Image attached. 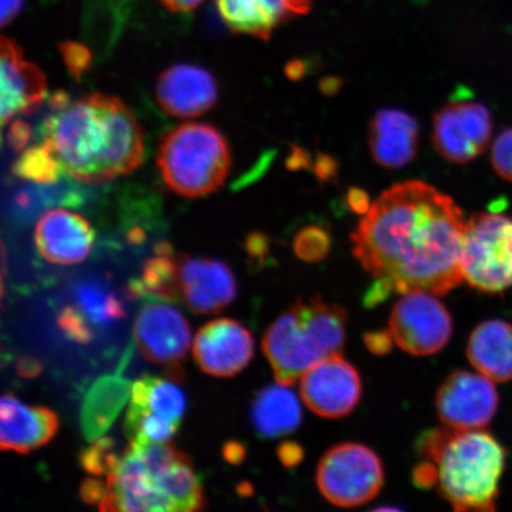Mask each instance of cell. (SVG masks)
Returning a JSON list of instances; mask_svg holds the SVG:
<instances>
[{
	"label": "cell",
	"mask_w": 512,
	"mask_h": 512,
	"mask_svg": "<svg viewBox=\"0 0 512 512\" xmlns=\"http://www.w3.org/2000/svg\"><path fill=\"white\" fill-rule=\"evenodd\" d=\"M463 211L424 182L394 185L373 203L352 234L364 270L390 293L443 296L462 284Z\"/></svg>",
	"instance_id": "1"
},
{
	"label": "cell",
	"mask_w": 512,
	"mask_h": 512,
	"mask_svg": "<svg viewBox=\"0 0 512 512\" xmlns=\"http://www.w3.org/2000/svg\"><path fill=\"white\" fill-rule=\"evenodd\" d=\"M42 136L63 170L89 184L130 174L144 159L142 125L117 96L95 93L68 104L46 120Z\"/></svg>",
	"instance_id": "2"
},
{
	"label": "cell",
	"mask_w": 512,
	"mask_h": 512,
	"mask_svg": "<svg viewBox=\"0 0 512 512\" xmlns=\"http://www.w3.org/2000/svg\"><path fill=\"white\" fill-rule=\"evenodd\" d=\"M437 470L438 494L456 511H494L507 452L484 430L433 428L416 444Z\"/></svg>",
	"instance_id": "3"
},
{
	"label": "cell",
	"mask_w": 512,
	"mask_h": 512,
	"mask_svg": "<svg viewBox=\"0 0 512 512\" xmlns=\"http://www.w3.org/2000/svg\"><path fill=\"white\" fill-rule=\"evenodd\" d=\"M347 312L319 297L300 299L274 320L262 339V350L275 380L293 386L324 358L342 354Z\"/></svg>",
	"instance_id": "4"
},
{
	"label": "cell",
	"mask_w": 512,
	"mask_h": 512,
	"mask_svg": "<svg viewBox=\"0 0 512 512\" xmlns=\"http://www.w3.org/2000/svg\"><path fill=\"white\" fill-rule=\"evenodd\" d=\"M157 165L176 194L201 197L219 190L232 165L227 139L213 125L189 123L160 139Z\"/></svg>",
	"instance_id": "5"
},
{
	"label": "cell",
	"mask_w": 512,
	"mask_h": 512,
	"mask_svg": "<svg viewBox=\"0 0 512 512\" xmlns=\"http://www.w3.org/2000/svg\"><path fill=\"white\" fill-rule=\"evenodd\" d=\"M462 273L480 292L498 294L512 287V215L492 210L466 222Z\"/></svg>",
	"instance_id": "6"
},
{
	"label": "cell",
	"mask_w": 512,
	"mask_h": 512,
	"mask_svg": "<svg viewBox=\"0 0 512 512\" xmlns=\"http://www.w3.org/2000/svg\"><path fill=\"white\" fill-rule=\"evenodd\" d=\"M316 482L322 495L337 507H360L380 494L383 465L366 445L344 443L330 448L320 459Z\"/></svg>",
	"instance_id": "7"
},
{
	"label": "cell",
	"mask_w": 512,
	"mask_h": 512,
	"mask_svg": "<svg viewBox=\"0 0 512 512\" xmlns=\"http://www.w3.org/2000/svg\"><path fill=\"white\" fill-rule=\"evenodd\" d=\"M389 331L403 351L430 356L450 341L453 320L445 305L432 293L413 291L405 293L393 307Z\"/></svg>",
	"instance_id": "8"
},
{
	"label": "cell",
	"mask_w": 512,
	"mask_h": 512,
	"mask_svg": "<svg viewBox=\"0 0 512 512\" xmlns=\"http://www.w3.org/2000/svg\"><path fill=\"white\" fill-rule=\"evenodd\" d=\"M492 127L488 108L475 101H453L434 115L435 150L448 162L470 163L488 147Z\"/></svg>",
	"instance_id": "9"
},
{
	"label": "cell",
	"mask_w": 512,
	"mask_h": 512,
	"mask_svg": "<svg viewBox=\"0 0 512 512\" xmlns=\"http://www.w3.org/2000/svg\"><path fill=\"white\" fill-rule=\"evenodd\" d=\"M494 381L483 374L454 371L441 384L435 406L439 419L453 430H483L498 408Z\"/></svg>",
	"instance_id": "10"
},
{
	"label": "cell",
	"mask_w": 512,
	"mask_h": 512,
	"mask_svg": "<svg viewBox=\"0 0 512 512\" xmlns=\"http://www.w3.org/2000/svg\"><path fill=\"white\" fill-rule=\"evenodd\" d=\"M305 405L326 419L344 418L358 406L362 380L357 369L342 354L324 358L299 380Z\"/></svg>",
	"instance_id": "11"
},
{
	"label": "cell",
	"mask_w": 512,
	"mask_h": 512,
	"mask_svg": "<svg viewBox=\"0 0 512 512\" xmlns=\"http://www.w3.org/2000/svg\"><path fill=\"white\" fill-rule=\"evenodd\" d=\"M169 304L153 300L140 309L134 341L147 361L174 367L187 355L191 331L187 319Z\"/></svg>",
	"instance_id": "12"
},
{
	"label": "cell",
	"mask_w": 512,
	"mask_h": 512,
	"mask_svg": "<svg viewBox=\"0 0 512 512\" xmlns=\"http://www.w3.org/2000/svg\"><path fill=\"white\" fill-rule=\"evenodd\" d=\"M254 355V339L234 319H217L204 325L194 341V357L204 373L230 377L245 369Z\"/></svg>",
	"instance_id": "13"
},
{
	"label": "cell",
	"mask_w": 512,
	"mask_h": 512,
	"mask_svg": "<svg viewBox=\"0 0 512 512\" xmlns=\"http://www.w3.org/2000/svg\"><path fill=\"white\" fill-rule=\"evenodd\" d=\"M106 483L108 492L99 504L102 511H175L131 446L108 473Z\"/></svg>",
	"instance_id": "14"
},
{
	"label": "cell",
	"mask_w": 512,
	"mask_h": 512,
	"mask_svg": "<svg viewBox=\"0 0 512 512\" xmlns=\"http://www.w3.org/2000/svg\"><path fill=\"white\" fill-rule=\"evenodd\" d=\"M156 98L160 108L171 117L195 118L216 104L219 87L208 70L177 64L159 76Z\"/></svg>",
	"instance_id": "15"
},
{
	"label": "cell",
	"mask_w": 512,
	"mask_h": 512,
	"mask_svg": "<svg viewBox=\"0 0 512 512\" xmlns=\"http://www.w3.org/2000/svg\"><path fill=\"white\" fill-rule=\"evenodd\" d=\"M94 240V230L85 217L66 209L47 211L35 230L37 251L54 265L80 264L92 252Z\"/></svg>",
	"instance_id": "16"
},
{
	"label": "cell",
	"mask_w": 512,
	"mask_h": 512,
	"mask_svg": "<svg viewBox=\"0 0 512 512\" xmlns=\"http://www.w3.org/2000/svg\"><path fill=\"white\" fill-rule=\"evenodd\" d=\"M182 300L196 313H216L236 297V280L221 260L178 256Z\"/></svg>",
	"instance_id": "17"
},
{
	"label": "cell",
	"mask_w": 512,
	"mask_h": 512,
	"mask_svg": "<svg viewBox=\"0 0 512 512\" xmlns=\"http://www.w3.org/2000/svg\"><path fill=\"white\" fill-rule=\"evenodd\" d=\"M2 124L16 114L37 111L48 95L46 76L37 64L24 59L23 50L11 38H2Z\"/></svg>",
	"instance_id": "18"
},
{
	"label": "cell",
	"mask_w": 512,
	"mask_h": 512,
	"mask_svg": "<svg viewBox=\"0 0 512 512\" xmlns=\"http://www.w3.org/2000/svg\"><path fill=\"white\" fill-rule=\"evenodd\" d=\"M222 21L236 34L268 41L287 21L306 15L311 0H215Z\"/></svg>",
	"instance_id": "19"
},
{
	"label": "cell",
	"mask_w": 512,
	"mask_h": 512,
	"mask_svg": "<svg viewBox=\"0 0 512 512\" xmlns=\"http://www.w3.org/2000/svg\"><path fill=\"white\" fill-rule=\"evenodd\" d=\"M59 430V418L44 407L25 405L12 394L0 400V446L3 451L29 453L49 443Z\"/></svg>",
	"instance_id": "20"
},
{
	"label": "cell",
	"mask_w": 512,
	"mask_h": 512,
	"mask_svg": "<svg viewBox=\"0 0 512 512\" xmlns=\"http://www.w3.org/2000/svg\"><path fill=\"white\" fill-rule=\"evenodd\" d=\"M369 145L377 164L390 170L403 168L418 152V121L406 112L383 108L371 119Z\"/></svg>",
	"instance_id": "21"
},
{
	"label": "cell",
	"mask_w": 512,
	"mask_h": 512,
	"mask_svg": "<svg viewBox=\"0 0 512 512\" xmlns=\"http://www.w3.org/2000/svg\"><path fill=\"white\" fill-rule=\"evenodd\" d=\"M466 356L478 373L494 382L512 380V325L488 320L473 330Z\"/></svg>",
	"instance_id": "22"
},
{
	"label": "cell",
	"mask_w": 512,
	"mask_h": 512,
	"mask_svg": "<svg viewBox=\"0 0 512 512\" xmlns=\"http://www.w3.org/2000/svg\"><path fill=\"white\" fill-rule=\"evenodd\" d=\"M133 383L119 375H107L89 388L81 407L82 433L88 441L104 437L123 411Z\"/></svg>",
	"instance_id": "23"
},
{
	"label": "cell",
	"mask_w": 512,
	"mask_h": 512,
	"mask_svg": "<svg viewBox=\"0 0 512 512\" xmlns=\"http://www.w3.org/2000/svg\"><path fill=\"white\" fill-rule=\"evenodd\" d=\"M290 386L274 384L256 395L251 416L256 433L265 439L286 437L302 425V406Z\"/></svg>",
	"instance_id": "24"
},
{
	"label": "cell",
	"mask_w": 512,
	"mask_h": 512,
	"mask_svg": "<svg viewBox=\"0 0 512 512\" xmlns=\"http://www.w3.org/2000/svg\"><path fill=\"white\" fill-rule=\"evenodd\" d=\"M127 297L152 299L170 304L181 302L178 256L172 254L169 243H159L155 258L145 262L140 278L133 279L128 284Z\"/></svg>",
	"instance_id": "25"
},
{
	"label": "cell",
	"mask_w": 512,
	"mask_h": 512,
	"mask_svg": "<svg viewBox=\"0 0 512 512\" xmlns=\"http://www.w3.org/2000/svg\"><path fill=\"white\" fill-rule=\"evenodd\" d=\"M130 407L181 422L187 409V399L176 383L144 376L133 383Z\"/></svg>",
	"instance_id": "26"
},
{
	"label": "cell",
	"mask_w": 512,
	"mask_h": 512,
	"mask_svg": "<svg viewBox=\"0 0 512 512\" xmlns=\"http://www.w3.org/2000/svg\"><path fill=\"white\" fill-rule=\"evenodd\" d=\"M158 489L168 497L175 511H198L204 508V495L200 478L196 475L190 459L179 460L162 475L155 478Z\"/></svg>",
	"instance_id": "27"
},
{
	"label": "cell",
	"mask_w": 512,
	"mask_h": 512,
	"mask_svg": "<svg viewBox=\"0 0 512 512\" xmlns=\"http://www.w3.org/2000/svg\"><path fill=\"white\" fill-rule=\"evenodd\" d=\"M75 294L80 310L96 325H111L125 316L123 303L98 281H83Z\"/></svg>",
	"instance_id": "28"
},
{
	"label": "cell",
	"mask_w": 512,
	"mask_h": 512,
	"mask_svg": "<svg viewBox=\"0 0 512 512\" xmlns=\"http://www.w3.org/2000/svg\"><path fill=\"white\" fill-rule=\"evenodd\" d=\"M63 171L59 158L44 142L24 151L12 166V172L18 178L42 185L59 182Z\"/></svg>",
	"instance_id": "29"
},
{
	"label": "cell",
	"mask_w": 512,
	"mask_h": 512,
	"mask_svg": "<svg viewBox=\"0 0 512 512\" xmlns=\"http://www.w3.org/2000/svg\"><path fill=\"white\" fill-rule=\"evenodd\" d=\"M181 422L140 409L128 407L125 419V433L130 444L146 445L168 443Z\"/></svg>",
	"instance_id": "30"
},
{
	"label": "cell",
	"mask_w": 512,
	"mask_h": 512,
	"mask_svg": "<svg viewBox=\"0 0 512 512\" xmlns=\"http://www.w3.org/2000/svg\"><path fill=\"white\" fill-rule=\"evenodd\" d=\"M332 245L331 235L323 227H305L294 238V253L306 262L322 261L329 255Z\"/></svg>",
	"instance_id": "31"
},
{
	"label": "cell",
	"mask_w": 512,
	"mask_h": 512,
	"mask_svg": "<svg viewBox=\"0 0 512 512\" xmlns=\"http://www.w3.org/2000/svg\"><path fill=\"white\" fill-rule=\"evenodd\" d=\"M92 443L81 452L80 464L89 475L107 476L120 458L113 452V440L101 437Z\"/></svg>",
	"instance_id": "32"
},
{
	"label": "cell",
	"mask_w": 512,
	"mask_h": 512,
	"mask_svg": "<svg viewBox=\"0 0 512 512\" xmlns=\"http://www.w3.org/2000/svg\"><path fill=\"white\" fill-rule=\"evenodd\" d=\"M86 318L81 310L67 306L57 316V326L70 341L87 344L92 341L93 332Z\"/></svg>",
	"instance_id": "33"
},
{
	"label": "cell",
	"mask_w": 512,
	"mask_h": 512,
	"mask_svg": "<svg viewBox=\"0 0 512 512\" xmlns=\"http://www.w3.org/2000/svg\"><path fill=\"white\" fill-rule=\"evenodd\" d=\"M61 55L69 73L80 80L92 66V54L86 46L78 42H64L60 46Z\"/></svg>",
	"instance_id": "34"
},
{
	"label": "cell",
	"mask_w": 512,
	"mask_h": 512,
	"mask_svg": "<svg viewBox=\"0 0 512 512\" xmlns=\"http://www.w3.org/2000/svg\"><path fill=\"white\" fill-rule=\"evenodd\" d=\"M491 162L497 174L512 183V127L499 134L495 140Z\"/></svg>",
	"instance_id": "35"
},
{
	"label": "cell",
	"mask_w": 512,
	"mask_h": 512,
	"mask_svg": "<svg viewBox=\"0 0 512 512\" xmlns=\"http://www.w3.org/2000/svg\"><path fill=\"white\" fill-rule=\"evenodd\" d=\"M393 342L394 338L389 330L368 332V334L364 336V343H366L367 348L376 355L388 354L390 349H392Z\"/></svg>",
	"instance_id": "36"
},
{
	"label": "cell",
	"mask_w": 512,
	"mask_h": 512,
	"mask_svg": "<svg viewBox=\"0 0 512 512\" xmlns=\"http://www.w3.org/2000/svg\"><path fill=\"white\" fill-rule=\"evenodd\" d=\"M31 128L24 121L16 120L11 124L8 134V142L12 151L21 152L29 143Z\"/></svg>",
	"instance_id": "37"
},
{
	"label": "cell",
	"mask_w": 512,
	"mask_h": 512,
	"mask_svg": "<svg viewBox=\"0 0 512 512\" xmlns=\"http://www.w3.org/2000/svg\"><path fill=\"white\" fill-rule=\"evenodd\" d=\"M413 482L420 489H431L437 485V470L435 466L425 460L419 464L413 471Z\"/></svg>",
	"instance_id": "38"
},
{
	"label": "cell",
	"mask_w": 512,
	"mask_h": 512,
	"mask_svg": "<svg viewBox=\"0 0 512 512\" xmlns=\"http://www.w3.org/2000/svg\"><path fill=\"white\" fill-rule=\"evenodd\" d=\"M81 497L88 504H100L108 492L107 483L87 479L81 486Z\"/></svg>",
	"instance_id": "39"
},
{
	"label": "cell",
	"mask_w": 512,
	"mask_h": 512,
	"mask_svg": "<svg viewBox=\"0 0 512 512\" xmlns=\"http://www.w3.org/2000/svg\"><path fill=\"white\" fill-rule=\"evenodd\" d=\"M278 457L285 467H294L303 462V447L293 441H287L278 448Z\"/></svg>",
	"instance_id": "40"
},
{
	"label": "cell",
	"mask_w": 512,
	"mask_h": 512,
	"mask_svg": "<svg viewBox=\"0 0 512 512\" xmlns=\"http://www.w3.org/2000/svg\"><path fill=\"white\" fill-rule=\"evenodd\" d=\"M347 201L349 207L354 213L366 215L373 204L370 203V198L366 191L362 189L352 188L348 192Z\"/></svg>",
	"instance_id": "41"
},
{
	"label": "cell",
	"mask_w": 512,
	"mask_h": 512,
	"mask_svg": "<svg viewBox=\"0 0 512 512\" xmlns=\"http://www.w3.org/2000/svg\"><path fill=\"white\" fill-rule=\"evenodd\" d=\"M316 175L322 181H331L337 175V164L329 156L320 155L316 160Z\"/></svg>",
	"instance_id": "42"
},
{
	"label": "cell",
	"mask_w": 512,
	"mask_h": 512,
	"mask_svg": "<svg viewBox=\"0 0 512 512\" xmlns=\"http://www.w3.org/2000/svg\"><path fill=\"white\" fill-rule=\"evenodd\" d=\"M166 9L176 14H189L203 3V0H160Z\"/></svg>",
	"instance_id": "43"
},
{
	"label": "cell",
	"mask_w": 512,
	"mask_h": 512,
	"mask_svg": "<svg viewBox=\"0 0 512 512\" xmlns=\"http://www.w3.org/2000/svg\"><path fill=\"white\" fill-rule=\"evenodd\" d=\"M24 0H2V27L10 24L23 9Z\"/></svg>",
	"instance_id": "44"
},
{
	"label": "cell",
	"mask_w": 512,
	"mask_h": 512,
	"mask_svg": "<svg viewBox=\"0 0 512 512\" xmlns=\"http://www.w3.org/2000/svg\"><path fill=\"white\" fill-rule=\"evenodd\" d=\"M41 363L30 357H21L17 361L18 374L25 379H32L41 373Z\"/></svg>",
	"instance_id": "45"
},
{
	"label": "cell",
	"mask_w": 512,
	"mask_h": 512,
	"mask_svg": "<svg viewBox=\"0 0 512 512\" xmlns=\"http://www.w3.org/2000/svg\"><path fill=\"white\" fill-rule=\"evenodd\" d=\"M223 456L228 463L238 465L246 458V448L238 443V441H229L223 447Z\"/></svg>",
	"instance_id": "46"
},
{
	"label": "cell",
	"mask_w": 512,
	"mask_h": 512,
	"mask_svg": "<svg viewBox=\"0 0 512 512\" xmlns=\"http://www.w3.org/2000/svg\"><path fill=\"white\" fill-rule=\"evenodd\" d=\"M248 252L251 253L254 258H264L267 252V242L265 236L254 234L249 236L247 241Z\"/></svg>",
	"instance_id": "47"
},
{
	"label": "cell",
	"mask_w": 512,
	"mask_h": 512,
	"mask_svg": "<svg viewBox=\"0 0 512 512\" xmlns=\"http://www.w3.org/2000/svg\"><path fill=\"white\" fill-rule=\"evenodd\" d=\"M286 74L288 78L296 81L303 78L305 74V64L302 61H292L287 64Z\"/></svg>",
	"instance_id": "48"
},
{
	"label": "cell",
	"mask_w": 512,
	"mask_h": 512,
	"mask_svg": "<svg viewBox=\"0 0 512 512\" xmlns=\"http://www.w3.org/2000/svg\"><path fill=\"white\" fill-rule=\"evenodd\" d=\"M339 88H341V80L336 78L326 79L323 82L322 89L325 94H335Z\"/></svg>",
	"instance_id": "49"
}]
</instances>
